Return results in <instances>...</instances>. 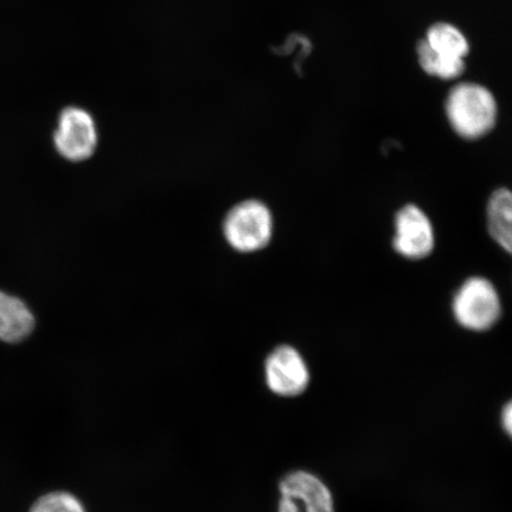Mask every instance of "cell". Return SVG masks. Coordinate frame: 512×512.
<instances>
[{"label": "cell", "instance_id": "cell-8", "mask_svg": "<svg viewBox=\"0 0 512 512\" xmlns=\"http://www.w3.org/2000/svg\"><path fill=\"white\" fill-rule=\"evenodd\" d=\"M36 329V318L21 298L0 290V342L19 344Z\"/></svg>", "mask_w": 512, "mask_h": 512}, {"label": "cell", "instance_id": "cell-6", "mask_svg": "<svg viewBox=\"0 0 512 512\" xmlns=\"http://www.w3.org/2000/svg\"><path fill=\"white\" fill-rule=\"evenodd\" d=\"M265 380L274 395L294 399L310 386L309 366L300 352L290 345H280L266 358Z\"/></svg>", "mask_w": 512, "mask_h": 512}, {"label": "cell", "instance_id": "cell-2", "mask_svg": "<svg viewBox=\"0 0 512 512\" xmlns=\"http://www.w3.org/2000/svg\"><path fill=\"white\" fill-rule=\"evenodd\" d=\"M452 313L456 322L465 330L489 331L503 315L502 299L489 279L471 277L454 293Z\"/></svg>", "mask_w": 512, "mask_h": 512}, {"label": "cell", "instance_id": "cell-11", "mask_svg": "<svg viewBox=\"0 0 512 512\" xmlns=\"http://www.w3.org/2000/svg\"><path fill=\"white\" fill-rule=\"evenodd\" d=\"M418 61L420 67L428 75L441 80H456L462 76L466 69L463 59H452L435 53L425 40L418 44Z\"/></svg>", "mask_w": 512, "mask_h": 512}, {"label": "cell", "instance_id": "cell-1", "mask_svg": "<svg viewBox=\"0 0 512 512\" xmlns=\"http://www.w3.org/2000/svg\"><path fill=\"white\" fill-rule=\"evenodd\" d=\"M448 123L460 138L478 140L494 130L498 118L495 95L478 83L453 87L445 102Z\"/></svg>", "mask_w": 512, "mask_h": 512}, {"label": "cell", "instance_id": "cell-13", "mask_svg": "<svg viewBox=\"0 0 512 512\" xmlns=\"http://www.w3.org/2000/svg\"><path fill=\"white\" fill-rule=\"evenodd\" d=\"M499 419H501L503 432L512 441V399L503 406Z\"/></svg>", "mask_w": 512, "mask_h": 512}, {"label": "cell", "instance_id": "cell-10", "mask_svg": "<svg viewBox=\"0 0 512 512\" xmlns=\"http://www.w3.org/2000/svg\"><path fill=\"white\" fill-rule=\"evenodd\" d=\"M425 41L435 53L452 59L465 60L470 51L469 41L463 32L450 23L432 25L427 30Z\"/></svg>", "mask_w": 512, "mask_h": 512}, {"label": "cell", "instance_id": "cell-5", "mask_svg": "<svg viewBox=\"0 0 512 512\" xmlns=\"http://www.w3.org/2000/svg\"><path fill=\"white\" fill-rule=\"evenodd\" d=\"M53 140L57 153L68 162H86L98 146V130L92 114L80 107L64 108Z\"/></svg>", "mask_w": 512, "mask_h": 512}, {"label": "cell", "instance_id": "cell-9", "mask_svg": "<svg viewBox=\"0 0 512 512\" xmlns=\"http://www.w3.org/2000/svg\"><path fill=\"white\" fill-rule=\"evenodd\" d=\"M486 226L491 239L512 256V190L499 188L486 204Z\"/></svg>", "mask_w": 512, "mask_h": 512}, {"label": "cell", "instance_id": "cell-12", "mask_svg": "<svg viewBox=\"0 0 512 512\" xmlns=\"http://www.w3.org/2000/svg\"><path fill=\"white\" fill-rule=\"evenodd\" d=\"M31 512H86V509L75 496L67 492H55L41 498Z\"/></svg>", "mask_w": 512, "mask_h": 512}, {"label": "cell", "instance_id": "cell-4", "mask_svg": "<svg viewBox=\"0 0 512 512\" xmlns=\"http://www.w3.org/2000/svg\"><path fill=\"white\" fill-rule=\"evenodd\" d=\"M277 512H336L335 498L315 473L294 470L279 482Z\"/></svg>", "mask_w": 512, "mask_h": 512}, {"label": "cell", "instance_id": "cell-3", "mask_svg": "<svg viewBox=\"0 0 512 512\" xmlns=\"http://www.w3.org/2000/svg\"><path fill=\"white\" fill-rule=\"evenodd\" d=\"M224 238L241 253H254L265 248L273 235V216L266 204L243 201L229 211L223 223Z\"/></svg>", "mask_w": 512, "mask_h": 512}, {"label": "cell", "instance_id": "cell-7", "mask_svg": "<svg viewBox=\"0 0 512 512\" xmlns=\"http://www.w3.org/2000/svg\"><path fill=\"white\" fill-rule=\"evenodd\" d=\"M393 248L402 258L419 261L428 258L435 248L433 223L419 206L406 204L394 220Z\"/></svg>", "mask_w": 512, "mask_h": 512}]
</instances>
